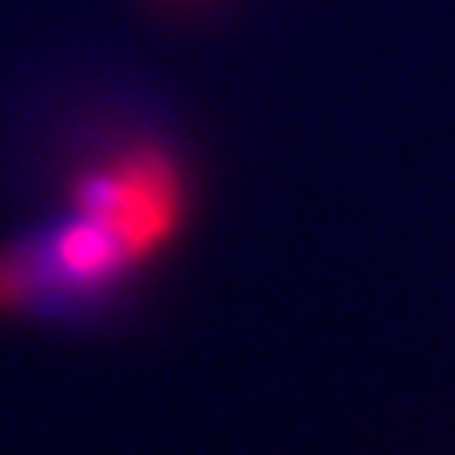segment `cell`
Segmentation results:
<instances>
[{
  "label": "cell",
  "mask_w": 455,
  "mask_h": 455,
  "mask_svg": "<svg viewBox=\"0 0 455 455\" xmlns=\"http://www.w3.org/2000/svg\"><path fill=\"white\" fill-rule=\"evenodd\" d=\"M73 212L92 217L145 262L164 247L182 217V179L160 148H133L110 164L92 167L73 190Z\"/></svg>",
  "instance_id": "cell-1"
}]
</instances>
